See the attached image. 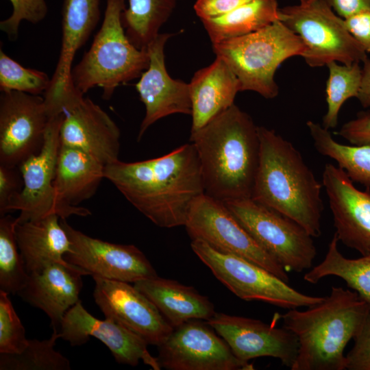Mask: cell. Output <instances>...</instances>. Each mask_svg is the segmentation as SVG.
I'll use <instances>...</instances> for the list:
<instances>
[{"instance_id": "cell-1", "label": "cell", "mask_w": 370, "mask_h": 370, "mask_svg": "<svg viewBox=\"0 0 370 370\" xmlns=\"http://www.w3.org/2000/svg\"><path fill=\"white\" fill-rule=\"evenodd\" d=\"M109 180L140 212L160 227L184 225L193 201L204 193L193 145L186 143L156 158L105 166Z\"/></svg>"}, {"instance_id": "cell-2", "label": "cell", "mask_w": 370, "mask_h": 370, "mask_svg": "<svg viewBox=\"0 0 370 370\" xmlns=\"http://www.w3.org/2000/svg\"><path fill=\"white\" fill-rule=\"evenodd\" d=\"M204 193L223 203L251 199L260 159L258 126L234 104L190 132Z\"/></svg>"}, {"instance_id": "cell-3", "label": "cell", "mask_w": 370, "mask_h": 370, "mask_svg": "<svg viewBox=\"0 0 370 370\" xmlns=\"http://www.w3.org/2000/svg\"><path fill=\"white\" fill-rule=\"evenodd\" d=\"M260 159L251 199L293 219L312 237L321 234L322 184L294 145L258 126Z\"/></svg>"}, {"instance_id": "cell-4", "label": "cell", "mask_w": 370, "mask_h": 370, "mask_svg": "<svg viewBox=\"0 0 370 370\" xmlns=\"http://www.w3.org/2000/svg\"><path fill=\"white\" fill-rule=\"evenodd\" d=\"M370 313V304L354 291L332 286L330 294L305 310L280 315L283 328L298 340L291 370H344V350Z\"/></svg>"}, {"instance_id": "cell-5", "label": "cell", "mask_w": 370, "mask_h": 370, "mask_svg": "<svg viewBox=\"0 0 370 370\" xmlns=\"http://www.w3.org/2000/svg\"><path fill=\"white\" fill-rule=\"evenodd\" d=\"M125 8V0H106L101 27L72 69V85L81 94L99 87L102 98L110 99L118 86L140 77L147 69V49L135 47L126 35L121 20Z\"/></svg>"}, {"instance_id": "cell-6", "label": "cell", "mask_w": 370, "mask_h": 370, "mask_svg": "<svg viewBox=\"0 0 370 370\" xmlns=\"http://www.w3.org/2000/svg\"><path fill=\"white\" fill-rule=\"evenodd\" d=\"M212 50L237 77L241 91L251 90L266 99L278 96L275 73L289 58L303 56L307 47L282 22L250 34L212 43Z\"/></svg>"}, {"instance_id": "cell-7", "label": "cell", "mask_w": 370, "mask_h": 370, "mask_svg": "<svg viewBox=\"0 0 370 370\" xmlns=\"http://www.w3.org/2000/svg\"><path fill=\"white\" fill-rule=\"evenodd\" d=\"M280 21L303 40L302 58L311 67L336 61L345 65L363 62L367 53L347 30L345 21L325 0L280 8Z\"/></svg>"}, {"instance_id": "cell-8", "label": "cell", "mask_w": 370, "mask_h": 370, "mask_svg": "<svg viewBox=\"0 0 370 370\" xmlns=\"http://www.w3.org/2000/svg\"><path fill=\"white\" fill-rule=\"evenodd\" d=\"M190 247L216 278L241 299L260 301L289 310L308 308L325 298L304 294L260 265L220 252L200 240H193Z\"/></svg>"}, {"instance_id": "cell-9", "label": "cell", "mask_w": 370, "mask_h": 370, "mask_svg": "<svg viewBox=\"0 0 370 370\" xmlns=\"http://www.w3.org/2000/svg\"><path fill=\"white\" fill-rule=\"evenodd\" d=\"M254 240L288 271L312 268L317 255L308 232L279 212L251 199L224 203Z\"/></svg>"}, {"instance_id": "cell-10", "label": "cell", "mask_w": 370, "mask_h": 370, "mask_svg": "<svg viewBox=\"0 0 370 370\" xmlns=\"http://www.w3.org/2000/svg\"><path fill=\"white\" fill-rule=\"evenodd\" d=\"M191 240L253 262L288 282L286 269L241 225L225 204L205 193L192 203L184 224Z\"/></svg>"}, {"instance_id": "cell-11", "label": "cell", "mask_w": 370, "mask_h": 370, "mask_svg": "<svg viewBox=\"0 0 370 370\" xmlns=\"http://www.w3.org/2000/svg\"><path fill=\"white\" fill-rule=\"evenodd\" d=\"M205 321L194 319L173 328L158 348V361L168 370H253L237 358L225 341Z\"/></svg>"}, {"instance_id": "cell-12", "label": "cell", "mask_w": 370, "mask_h": 370, "mask_svg": "<svg viewBox=\"0 0 370 370\" xmlns=\"http://www.w3.org/2000/svg\"><path fill=\"white\" fill-rule=\"evenodd\" d=\"M50 119L43 97L1 92L0 164L18 166L38 153Z\"/></svg>"}, {"instance_id": "cell-13", "label": "cell", "mask_w": 370, "mask_h": 370, "mask_svg": "<svg viewBox=\"0 0 370 370\" xmlns=\"http://www.w3.org/2000/svg\"><path fill=\"white\" fill-rule=\"evenodd\" d=\"M71 242L64 256L70 264L92 277L135 283L157 276L145 255L135 245L109 243L92 238L60 219Z\"/></svg>"}, {"instance_id": "cell-14", "label": "cell", "mask_w": 370, "mask_h": 370, "mask_svg": "<svg viewBox=\"0 0 370 370\" xmlns=\"http://www.w3.org/2000/svg\"><path fill=\"white\" fill-rule=\"evenodd\" d=\"M62 120V113L51 117L40 151L18 166L23 186L9 208V212H20L18 223L38 220L51 214H57L61 219L53 181Z\"/></svg>"}, {"instance_id": "cell-15", "label": "cell", "mask_w": 370, "mask_h": 370, "mask_svg": "<svg viewBox=\"0 0 370 370\" xmlns=\"http://www.w3.org/2000/svg\"><path fill=\"white\" fill-rule=\"evenodd\" d=\"M93 297L105 317L119 322L148 345L159 346L173 328L154 304L129 282L92 277Z\"/></svg>"}, {"instance_id": "cell-16", "label": "cell", "mask_w": 370, "mask_h": 370, "mask_svg": "<svg viewBox=\"0 0 370 370\" xmlns=\"http://www.w3.org/2000/svg\"><path fill=\"white\" fill-rule=\"evenodd\" d=\"M206 322L225 341L241 361L273 357L291 369L296 360L298 340L284 328H278L260 320L221 312H216Z\"/></svg>"}, {"instance_id": "cell-17", "label": "cell", "mask_w": 370, "mask_h": 370, "mask_svg": "<svg viewBox=\"0 0 370 370\" xmlns=\"http://www.w3.org/2000/svg\"><path fill=\"white\" fill-rule=\"evenodd\" d=\"M99 5L100 0H64L59 58L50 86L43 94L51 116L62 114L76 91L71 83L73 60L99 21Z\"/></svg>"}, {"instance_id": "cell-18", "label": "cell", "mask_w": 370, "mask_h": 370, "mask_svg": "<svg viewBox=\"0 0 370 370\" xmlns=\"http://www.w3.org/2000/svg\"><path fill=\"white\" fill-rule=\"evenodd\" d=\"M58 334L73 347L81 346L90 336L94 337L108 348L118 363L135 367L142 360L153 370L161 369L157 358L149 354L144 339L116 321L95 317L84 308L81 300L66 312Z\"/></svg>"}, {"instance_id": "cell-19", "label": "cell", "mask_w": 370, "mask_h": 370, "mask_svg": "<svg viewBox=\"0 0 370 370\" xmlns=\"http://www.w3.org/2000/svg\"><path fill=\"white\" fill-rule=\"evenodd\" d=\"M120 136L112 118L84 95L76 96L62 112L60 145L82 150L104 166L119 160Z\"/></svg>"}, {"instance_id": "cell-20", "label": "cell", "mask_w": 370, "mask_h": 370, "mask_svg": "<svg viewBox=\"0 0 370 370\" xmlns=\"http://www.w3.org/2000/svg\"><path fill=\"white\" fill-rule=\"evenodd\" d=\"M172 35L160 33L149 45L147 69L135 84L145 108V116L138 134L140 140L154 123L174 114H191L192 105L189 84L173 79L165 66L164 46Z\"/></svg>"}, {"instance_id": "cell-21", "label": "cell", "mask_w": 370, "mask_h": 370, "mask_svg": "<svg viewBox=\"0 0 370 370\" xmlns=\"http://www.w3.org/2000/svg\"><path fill=\"white\" fill-rule=\"evenodd\" d=\"M322 180L338 241L362 256L370 254L369 188L358 189L342 169L331 163L325 165Z\"/></svg>"}, {"instance_id": "cell-22", "label": "cell", "mask_w": 370, "mask_h": 370, "mask_svg": "<svg viewBox=\"0 0 370 370\" xmlns=\"http://www.w3.org/2000/svg\"><path fill=\"white\" fill-rule=\"evenodd\" d=\"M88 274L70 263H53L29 274L17 295L42 310L49 318L53 331L59 332L66 312L79 299L82 276Z\"/></svg>"}, {"instance_id": "cell-23", "label": "cell", "mask_w": 370, "mask_h": 370, "mask_svg": "<svg viewBox=\"0 0 370 370\" xmlns=\"http://www.w3.org/2000/svg\"><path fill=\"white\" fill-rule=\"evenodd\" d=\"M105 166L84 151L60 145L53 186L61 219L86 217L90 211L78 204L90 199L104 179Z\"/></svg>"}, {"instance_id": "cell-24", "label": "cell", "mask_w": 370, "mask_h": 370, "mask_svg": "<svg viewBox=\"0 0 370 370\" xmlns=\"http://www.w3.org/2000/svg\"><path fill=\"white\" fill-rule=\"evenodd\" d=\"M189 85L192 105L190 132L201 128L233 106L237 92L241 91L237 77L218 57L209 66L198 70Z\"/></svg>"}, {"instance_id": "cell-25", "label": "cell", "mask_w": 370, "mask_h": 370, "mask_svg": "<svg viewBox=\"0 0 370 370\" xmlns=\"http://www.w3.org/2000/svg\"><path fill=\"white\" fill-rule=\"evenodd\" d=\"M134 286L145 295L173 328L190 320L205 321L216 313L209 299L193 286L158 275L139 280Z\"/></svg>"}, {"instance_id": "cell-26", "label": "cell", "mask_w": 370, "mask_h": 370, "mask_svg": "<svg viewBox=\"0 0 370 370\" xmlns=\"http://www.w3.org/2000/svg\"><path fill=\"white\" fill-rule=\"evenodd\" d=\"M15 232L28 274L53 263H69L64 256L71 251V242L58 215L18 223Z\"/></svg>"}, {"instance_id": "cell-27", "label": "cell", "mask_w": 370, "mask_h": 370, "mask_svg": "<svg viewBox=\"0 0 370 370\" xmlns=\"http://www.w3.org/2000/svg\"><path fill=\"white\" fill-rule=\"evenodd\" d=\"M277 0H253L221 16L201 22L212 44L256 32L280 21Z\"/></svg>"}, {"instance_id": "cell-28", "label": "cell", "mask_w": 370, "mask_h": 370, "mask_svg": "<svg viewBox=\"0 0 370 370\" xmlns=\"http://www.w3.org/2000/svg\"><path fill=\"white\" fill-rule=\"evenodd\" d=\"M338 243L334 233L324 259L310 269L304 280L314 284L327 276L338 277L370 304V254L355 259L347 258L339 251Z\"/></svg>"}, {"instance_id": "cell-29", "label": "cell", "mask_w": 370, "mask_h": 370, "mask_svg": "<svg viewBox=\"0 0 370 370\" xmlns=\"http://www.w3.org/2000/svg\"><path fill=\"white\" fill-rule=\"evenodd\" d=\"M177 0H128L121 20L130 41L147 49L173 14Z\"/></svg>"}, {"instance_id": "cell-30", "label": "cell", "mask_w": 370, "mask_h": 370, "mask_svg": "<svg viewBox=\"0 0 370 370\" xmlns=\"http://www.w3.org/2000/svg\"><path fill=\"white\" fill-rule=\"evenodd\" d=\"M306 125L320 154L334 160L353 182L370 188V146L343 145L322 125L308 121Z\"/></svg>"}, {"instance_id": "cell-31", "label": "cell", "mask_w": 370, "mask_h": 370, "mask_svg": "<svg viewBox=\"0 0 370 370\" xmlns=\"http://www.w3.org/2000/svg\"><path fill=\"white\" fill-rule=\"evenodd\" d=\"M58 338L53 331L47 339H28L21 353H0V370H70L69 360L55 349Z\"/></svg>"}, {"instance_id": "cell-32", "label": "cell", "mask_w": 370, "mask_h": 370, "mask_svg": "<svg viewBox=\"0 0 370 370\" xmlns=\"http://www.w3.org/2000/svg\"><path fill=\"white\" fill-rule=\"evenodd\" d=\"M329 75L326 84L327 112L322 126L327 130L335 128L343 104L349 98L357 97L361 79L359 63L341 65L332 61L327 64Z\"/></svg>"}, {"instance_id": "cell-33", "label": "cell", "mask_w": 370, "mask_h": 370, "mask_svg": "<svg viewBox=\"0 0 370 370\" xmlns=\"http://www.w3.org/2000/svg\"><path fill=\"white\" fill-rule=\"evenodd\" d=\"M18 219L5 214L0 219V291L17 294L27 282V273L16 238Z\"/></svg>"}, {"instance_id": "cell-34", "label": "cell", "mask_w": 370, "mask_h": 370, "mask_svg": "<svg viewBox=\"0 0 370 370\" xmlns=\"http://www.w3.org/2000/svg\"><path fill=\"white\" fill-rule=\"evenodd\" d=\"M49 75L34 69L26 68L0 49V91H18L40 95L49 88Z\"/></svg>"}, {"instance_id": "cell-35", "label": "cell", "mask_w": 370, "mask_h": 370, "mask_svg": "<svg viewBox=\"0 0 370 370\" xmlns=\"http://www.w3.org/2000/svg\"><path fill=\"white\" fill-rule=\"evenodd\" d=\"M27 343L25 329L13 307L9 294L0 291V353H21Z\"/></svg>"}, {"instance_id": "cell-36", "label": "cell", "mask_w": 370, "mask_h": 370, "mask_svg": "<svg viewBox=\"0 0 370 370\" xmlns=\"http://www.w3.org/2000/svg\"><path fill=\"white\" fill-rule=\"evenodd\" d=\"M12 6L11 14L1 21L0 29L10 40L14 41L18 36L19 27L23 21L37 24L43 21L48 14L45 0H9Z\"/></svg>"}, {"instance_id": "cell-37", "label": "cell", "mask_w": 370, "mask_h": 370, "mask_svg": "<svg viewBox=\"0 0 370 370\" xmlns=\"http://www.w3.org/2000/svg\"><path fill=\"white\" fill-rule=\"evenodd\" d=\"M353 339L354 345L345 356V369L370 370V313Z\"/></svg>"}, {"instance_id": "cell-38", "label": "cell", "mask_w": 370, "mask_h": 370, "mask_svg": "<svg viewBox=\"0 0 370 370\" xmlns=\"http://www.w3.org/2000/svg\"><path fill=\"white\" fill-rule=\"evenodd\" d=\"M23 181L18 166L0 164V214L9 212V208L22 190Z\"/></svg>"}, {"instance_id": "cell-39", "label": "cell", "mask_w": 370, "mask_h": 370, "mask_svg": "<svg viewBox=\"0 0 370 370\" xmlns=\"http://www.w3.org/2000/svg\"><path fill=\"white\" fill-rule=\"evenodd\" d=\"M337 134L353 145L370 146V111L360 112L344 123Z\"/></svg>"}, {"instance_id": "cell-40", "label": "cell", "mask_w": 370, "mask_h": 370, "mask_svg": "<svg viewBox=\"0 0 370 370\" xmlns=\"http://www.w3.org/2000/svg\"><path fill=\"white\" fill-rule=\"evenodd\" d=\"M253 0H197L195 14L201 21L217 18Z\"/></svg>"}, {"instance_id": "cell-41", "label": "cell", "mask_w": 370, "mask_h": 370, "mask_svg": "<svg viewBox=\"0 0 370 370\" xmlns=\"http://www.w3.org/2000/svg\"><path fill=\"white\" fill-rule=\"evenodd\" d=\"M345 26L367 53H370V12L344 19Z\"/></svg>"}, {"instance_id": "cell-42", "label": "cell", "mask_w": 370, "mask_h": 370, "mask_svg": "<svg viewBox=\"0 0 370 370\" xmlns=\"http://www.w3.org/2000/svg\"><path fill=\"white\" fill-rule=\"evenodd\" d=\"M334 12L343 19L370 12V0H325Z\"/></svg>"}, {"instance_id": "cell-43", "label": "cell", "mask_w": 370, "mask_h": 370, "mask_svg": "<svg viewBox=\"0 0 370 370\" xmlns=\"http://www.w3.org/2000/svg\"><path fill=\"white\" fill-rule=\"evenodd\" d=\"M361 68V79L357 99L364 108L370 107V59L367 58Z\"/></svg>"}, {"instance_id": "cell-44", "label": "cell", "mask_w": 370, "mask_h": 370, "mask_svg": "<svg viewBox=\"0 0 370 370\" xmlns=\"http://www.w3.org/2000/svg\"><path fill=\"white\" fill-rule=\"evenodd\" d=\"M311 1V0H299L300 3H302V4H304V3H308L309 1Z\"/></svg>"}]
</instances>
